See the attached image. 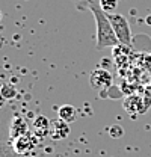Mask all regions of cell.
Wrapping results in <instances>:
<instances>
[{"label":"cell","instance_id":"obj_3","mask_svg":"<svg viewBox=\"0 0 151 157\" xmlns=\"http://www.w3.org/2000/svg\"><path fill=\"white\" fill-rule=\"evenodd\" d=\"M89 83L94 89L98 91H104L107 88L112 86V74L107 71V70H101V68H97L91 73V77H89Z\"/></svg>","mask_w":151,"mask_h":157},{"label":"cell","instance_id":"obj_8","mask_svg":"<svg viewBox=\"0 0 151 157\" xmlns=\"http://www.w3.org/2000/svg\"><path fill=\"white\" fill-rule=\"evenodd\" d=\"M27 133V125L26 122L21 119V118H15L12 121V125H11V137L12 139H17V137L23 136Z\"/></svg>","mask_w":151,"mask_h":157},{"label":"cell","instance_id":"obj_2","mask_svg":"<svg viewBox=\"0 0 151 157\" xmlns=\"http://www.w3.org/2000/svg\"><path fill=\"white\" fill-rule=\"evenodd\" d=\"M107 17L112 23L113 32L116 35V38L119 41L121 45H126V47H130L132 45V29H130V24L127 18L121 14H107Z\"/></svg>","mask_w":151,"mask_h":157},{"label":"cell","instance_id":"obj_13","mask_svg":"<svg viewBox=\"0 0 151 157\" xmlns=\"http://www.w3.org/2000/svg\"><path fill=\"white\" fill-rule=\"evenodd\" d=\"M0 21H2V12H0Z\"/></svg>","mask_w":151,"mask_h":157},{"label":"cell","instance_id":"obj_7","mask_svg":"<svg viewBox=\"0 0 151 157\" xmlns=\"http://www.w3.org/2000/svg\"><path fill=\"white\" fill-rule=\"evenodd\" d=\"M57 117H59V119L71 124L77 118V109L74 106H71V104H64V106H60L57 109Z\"/></svg>","mask_w":151,"mask_h":157},{"label":"cell","instance_id":"obj_11","mask_svg":"<svg viewBox=\"0 0 151 157\" xmlns=\"http://www.w3.org/2000/svg\"><path fill=\"white\" fill-rule=\"evenodd\" d=\"M85 3H86V8L89 9L92 5H100V0H83Z\"/></svg>","mask_w":151,"mask_h":157},{"label":"cell","instance_id":"obj_1","mask_svg":"<svg viewBox=\"0 0 151 157\" xmlns=\"http://www.w3.org/2000/svg\"><path fill=\"white\" fill-rule=\"evenodd\" d=\"M91 12L95 18V27H97V50H103V48H107V47H118L121 45L119 41L116 38L115 32H113L112 23L107 17L106 12L101 11L100 5H92L91 8Z\"/></svg>","mask_w":151,"mask_h":157},{"label":"cell","instance_id":"obj_10","mask_svg":"<svg viewBox=\"0 0 151 157\" xmlns=\"http://www.w3.org/2000/svg\"><path fill=\"white\" fill-rule=\"evenodd\" d=\"M122 133H124V132H122V128H121L119 125H113V127L109 128V135L112 137H121Z\"/></svg>","mask_w":151,"mask_h":157},{"label":"cell","instance_id":"obj_5","mask_svg":"<svg viewBox=\"0 0 151 157\" xmlns=\"http://www.w3.org/2000/svg\"><path fill=\"white\" fill-rule=\"evenodd\" d=\"M32 128H33V132H35V135L39 137H44L47 136V135H50V128H52V122H50V119L47 117H44V115H39L33 119V122H32Z\"/></svg>","mask_w":151,"mask_h":157},{"label":"cell","instance_id":"obj_4","mask_svg":"<svg viewBox=\"0 0 151 157\" xmlns=\"http://www.w3.org/2000/svg\"><path fill=\"white\" fill-rule=\"evenodd\" d=\"M33 147H35V139L30 136L29 133L17 137L14 140V151L18 153V154H27Z\"/></svg>","mask_w":151,"mask_h":157},{"label":"cell","instance_id":"obj_9","mask_svg":"<svg viewBox=\"0 0 151 157\" xmlns=\"http://www.w3.org/2000/svg\"><path fill=\"white\" fill-rule=\"evenodd\" d=\"M118 0H100V8L106 14H113L116 11Z\"/></svg>","mask_w":151,"mask_h":157},{"label":"cell","instance_id":"obj_6","mask_svg":"<svg viewBox=\"0 0 151 157\" xmlns=\"http://www.w3.org/2000/svg\"><path fill=\"white\" fill-rule=\"evenodd\" d=\"M70 135V127H68V122L62 121V119H56L53 121L52 124V128H50V135L48 136L52 139H65V137Z\"/></svg>","mask_w":151,"mask_h":157},{"label":"cell","instance_id":"obj_12","mask_svg":"<svg viewBox=\"0 0 151 157\" xmlns=\"http://www.w3.org/2000/svg\"><path fill=\"white\" fill-rule=\"evenodd\" d=\"M3 42H5V38L0 35V48H2V45H3Z\"/></svg>","mask_w":151,"mask_h":157}]
</instances>
